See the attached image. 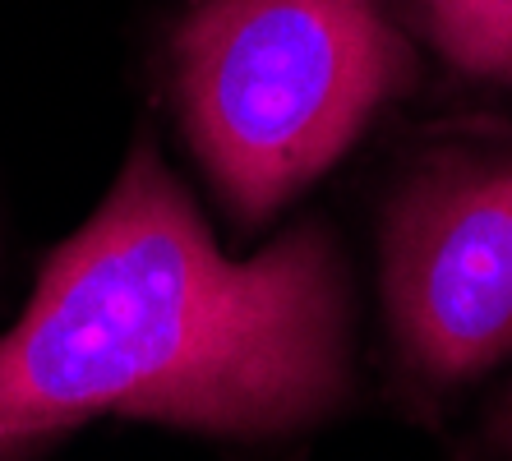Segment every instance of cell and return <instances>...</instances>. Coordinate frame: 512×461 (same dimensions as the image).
<instances>
[{
  "label": "cell",
  "instance_id": "6da1fadb",
  "mask_svg": "<svg viewBox=\"0 0 512 461\" xmlns=\"http://www.w3.org/2000/svg\"><path fill=\"white\" fill-rule=\"evenodd\" d=\"M342 388V277L319 231L231 263L153 148L51 254L0 337V457L88 415L268 434Z\"/></svg>",
  "mask_w": 512,
  "mask_h": 461
},
{
  "label": "cell",
  "instance_id": "7a4b0ae2",
  "mask_svg": "<svg viewBox=\"0 0 512 461\" xmlns=\"http://www.w3.org/2000/svg\"><path fill=\"white\" fill-rule=\"evenodd\" d=\"M411 79L383 0H203L180 33V111L240 222L323 176Z\"/></svg>",
  "mask_w": 512,
  "mask_h": 461
},
{
  "label": "cell",
  "instance_id": "3957f363",
  "mask_svg": "<svg viewBox=\"0 0 512 461\" xmlns=\"http://www.w3.org/2000/svg\"><path fill=\"white\" fill-rule=\"evenodd\" d=\"M388 309L429 379L512 355V162L439 166L411 185L388 226Z\"/></svg>",
  "mask_w": 512,
  "mask_h": 461
},
{
  "label": "cell",
  "instance_id": "277c9868",
  "mask_svg": "<svg viewBox=\"0 0 512 461\" xmlns=\"http://www.w3.org/2000/svg\"><path fill=\"white\" fill-rule=\"evenodd\" d=\"M425 14L457 70L512 83V0H425Z\"/></svg>",
  "mask_w": 512,
  "mask_h": 461
},
{
  "label": "cell",
  "instance_id": "5b68a950",
  "mask_svg": "<svg viewBox=\"0 0 512 461\" xmlns=\"http://www.w3.org/2000/svg\"><path fill=\"white\" fill-rule=\"evenodd\" d=\"M499 438L503 443H512V402L503 406V415H499Z\"/></svg>",
  "mask_w": 512,
  "mask_h": 461
}]
</instances>
